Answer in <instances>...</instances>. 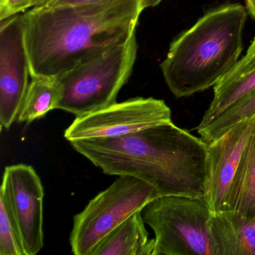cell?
Instances as JSON below:
<instances>
[{
    "mask_svg": "<svg viewBox=\"0 0 255 255\" xmlns=\"http://www.w3.org/2000/svg\"><path fill=\"white\" fill-rule=\"evenodd\" d=\"M137 53L135 32L126 41L84 58L56 76L60 91L56 109L77 117L116 103L132 74Z\"/></svg>",
    "mask_w": 255,
    "mask_h": 255,
    "instance_id": "cell-4",
    "label": "cell"
},
{
    "mask_svg": "<svg viewBox=\"0 0 255 255\" xmlns=\"http://www.w3.org/2000/svg\"><path fill=\"white\" fill-rule=\"evenodd\" d=\"M138 0L33 7L23 13L31 77H56L84 58L123 42L135 32Z\"/></svg>",
    "mask_w": 255,
    "mask_h": 255,
    "instance_id": "cell-2",
    "label": "cell"
},
{
    "mask_svg": "<svg viewBox=\"0 0 255 255\" xmlns=\"http://www.w3.org/2000/svg\"><path fill=\"white\" fill-rule=\"evenodd\" d=\"M0 255H26L20 229L8 195L0 192Z\"/></svg>",
    "mask_w": 255,
    "mask_h": 255,
    "instance_id": "cell-17",
    "label": "cell"
},
{
    "mask_svg": "<svg viewBox=\"0 0 255 255\" xmlns=\"http://www.w3.org/2000/svg\"><path fill=\"white\" fill-rule=\"evenodd\" d=\"M209 229L215 255H255V217L234 210L213 213Z\"/></svg>",
    "mask_w": 255,
    "mask_h": 255,
    "instance_id": "cell-12",
    "label": "cell"
},
{
    "mask_svg": "<svg viewBox=\"0 0 255 255\" xmlns=\"http://www.w3.org/2000/svg\"><path fill=\"white\" fill-rule=\"evenodd\" d=\"M70 143L104 174L139 179L159 196L205 195L208 144L173 122L123 136Z\"/></svg>",
    "mask_w": 255,
    "mask_h": 255,
    "instance_id": "cell-1",
    "label": "cell"
},
{
    "mask_svg": "<svg viewBox=\"0 0 255 255\" xmlns=\"http://www.w3.org/2000/svg\"><path fill=\"white\" fill-rule=\"evenodd\" d=\"M171 122V110L165 101L153 98H131L77 116L65 129L64 136L69 142L114 138Z\"/></svg>",
    "mask_w": 255,
    "mask_h": 255,
    "instance_id": "cell-7",
    "label": "cell"
},
{
    "mask_svg": "<svg viewBox=\"0 0 255 255\" xmlns=\"http://www.w3.org/2000/svg\"><path fill=\"white\" fill-rule=\"evenodd\" d=\"M141 211L115 228L91 255H153L154 240H149Z\"/></svg>",
    "mask_w": 255,
    "mask_h": 255,
    "instance_id": "cell-13",
    "label": "cell"
},
{
    "mask_svg": "<svg viewBox=\"0 0 255 255\" xmlns=\"http://www.w3.org/2000/svg\"><path fill=\"white\" fill-rule=\"evenodd\" d=\"M1 187L8 195L26 255H37L44 246V193L39 176L31 165H9Z\"/></svg>",
    "mask_w": 255,
    "mask_h": 255,
    "instance_id": "cell-9",
    "label": "cell"
},
{
    "mask_svg": "<svg viewBox=\"0 0 255 255\" xmlns=\"http://www.w3.org/2000/svg\"><path fill=\"white\" fill-rule=\"evenodd\" d=\"M246 9L255 19V0H246Z\"/></svg>",
    "mask_w": 255,
    "mask_h": 255,
    "instance_id": "cell-21",
    "label": "cell"
},
{
    "mask_svg": "<svg viewBox=\"0 0 255 255\" xmlns=\"http://www.w3.org/2000/svg\"><path fill=\"white\" fill-rule=\"evenodd\" d=\"M31 78L17 119V122L27 124L56 110L60 95L57 77L36 76Z\"/></svg>",
    "mask_w": 255,
    "mask_h": 255,
    "instance_id": "cell-15",
    "label": "cell"
},
{
    "mask_svg": "<svg viewBox=\"0 0 255 255\" xmlns=\"http://www.w3.org/2000/svg\"><path fill=\"white\" fill-rule=\"evenodd\" d=\"M54 1H56V0H37L33 7L49 6V5L53 3ZM33 7H32V8H33Z\"/></svg>",
    "mask_w": 255,
    "mask_h": 255,
    "instance_id": "cell-22",
    "label": "cell"
},
{
    "mask_svg": "<svg viewBox=\"0 0 255 255\" xmlns=\"http://www.w3.org/2000/svg\"><path fill=\"white\" fill-rule=\"evenodd\" d=\"M214 96L197 128L202 129L239 100L255 90V38L246 55L213 87Z\"/></svg>",
    "mask_w": 255,
    "mask_h": 255,
    "instance_id": "cell-11",
    "label": "cell"
},
{
    "mask_svg": "<svg viewBox=\"0 0 255 255\" xmlns=\"http://www.w3.org/2000/svg\"><path fill=\"white\" fill-rule=\"evenodd\" d=\"M162 0H138L139 2L140 7H141L142 11L146 8H153L159 5Z\"/></svg>",
    "mask_w": 255,
    "mask_h": 255,
    "instance_id": "cell-20",
    "label": "cell"
},
{
    "mask_svg": "<svg viewBox=\"0 0 255 255\" xmlns=\"http://www.w3.org/2000/svg\"><path fill=\"white\" fill-rule=\"evenodd\" d=\"M246 8L230 4L212 10L176 38L161 63L165 83L177 98L214 87L243 50Z\"/></svg>",
    "mask_w": 255,
    "mask_h": 255,
    "instance_id": "cell-3",
    "label": "cell"
},
{
    "mask_svg": "<svg viewBox=\"0 0 255 255\" xmlns=\"http://www.w3.org/2000/svg\"><path fill=\"white\" fill-rule=\"evenodd\" d=\"M255 116V90L233 104L210 125L197 131L201 138L208 144L222 136L237 124Z\"/></svg>",
    "mask_w": 255,
    "mask_h": 255,
    "instance_id": "cell-16",
    "label": "cell"
},
{
    "mask_svg": "<svg viewBox=\"0 0 255 255\" xmlns=\"http://www.w3.org/2000/svg\"><path fill=\"white\" fill-rule=\"evenodd\" d=\"M30 65L23 13L0 20V124L8 129L18 117L29 87Z\"/></svg>",
    "mask_w": 255,
    "mask_h": 255,
    "instance_id": "cell-8",
    "label": "cell"
},
{
    "mask_svg": "<svg viewBox=\"0 0 255 255\" xmlns=\"http://www.w3.org/2000/svg\"><path fill=\"white\" fill-rule=\"evenodd\" d=\"M101 0H56L49 6H58V5H74V4L87 3V2H98Z\"/></svg>",
    "mask_w": 255,
    "mask_h": 255,
    "instance_id": "cell-19",
    "label": "cell"
},
{
    "mask_svg": "<svg viewBox=\"0 0 255 255\" xmlns=\"http://www.w3.org/2000/svg\"><path fill=\"white\" fill-rule=\"evenodd\" d=\"M155 234L153 255H215L204 198L159 196L141 210Z\"/></svg>",
    "mask_w": 255,
    "mask_h": 255,
    "instance_id": "cell-5",
    "label": "cell"
},
{
    "mask_svg": "<svg viewBox=\"0 0 255 255\" xmlns=\"http://www.w3.org/2000/svg\"><path fill=\"white\" fill-rule=\"evenodd\" d=\"M159 196L157 191L145 182L131 176H119L74 216L70 236L71 252L76 255H92L115 228Z\"/></svg>",
    "mask_w": 255,
    "mask_h": 255,
    "instance_id": "cell-6",
    "label": "cell"
},
{
    "mask_svg": "<svg viewBox=\"0 0 255 255\" xmlns=\"http://www.w3.org/2000/svg\"><path fill=\"white\" fill-rule=\"evenodd\" d=\"M255 129V116L240 122L208 143L204 198L212 214L226 211L234 177Z\"/></svg>",
    "mask_w": 255,
    "mask_h": 255,
    "instance_id": "cell-10",
    "label": "cell"
},
{
    "mask_svg": "<svg viewBox=\"0 0 255 255\" xmlns=\"http://www.w3.org/2000/svg\"><path fill=\"white\" fill-rule=\"evenodd\" d=\"M37 0H0V20L25 12L35 5Z\"/></svg>",
    "mask_w": 255,
    "mask_h": 255,
    "instance_id": "cell-18",
    "label": "cell"
},
{
    "mask_svg": "<svg viewBox=\"0 0 255 255\" xmlns=\"http://www.w3.org/2000/svg\"><path fill=\"white\" fill-rule=\"evenodd\" d=\"M255 217V129L242 156L230 192L226 211Z\"/></svg>",
    "mask_w": 255,
    "mask_h": 255,
    "instance_id": "cell-14",
    "label": "cell"
}]
</instances>
